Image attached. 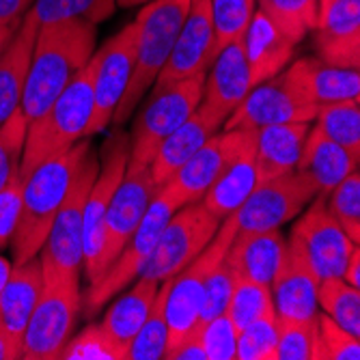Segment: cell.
<instances>
[{
  "label": "cell",
  "mask_w": 360,
  "mask_h": 360,
  "mask_svg": "<svg viewBox=\"0 0 360 360\" xmlns=\"http://www.w3.org/2000/svg\"><path fill=\"white\" fill-rule=\"evenodd\" d=\"M95 24L80 18L39 26L20 102V112L26 123L37 121L91 60L95 54Z\"/></svg>",
  "instance_id": "obj_1"
},
{
  "label": "cell",
  "mask_w": 360,
  "mask_h": 360,
  "mask_svg": "<svg viewBox=\"0 0 360 360\" xmlns=\"http://www.w3.org/2000/svg\"><path fill=\"white\" fill-rule=\"evenodd\" d=\"M91 151L86 141L76 143L70 151L48 158L24 177L22 186V214L13 236V266H22L37 257L54 222L58 207L65 201L76 171L84 155Z\"/></svg>",
  "instance_id": "obj_2"
},
{
  "label": "cell",
  "mask_w": 360,
  "mask_h": 360,
  "mask_svg": "<svg viewBox=\"0 0 360 360\" xmlns=\"http://www.w3.org/2000/svg\"><path fill=\"white\" fill-rule=\"evenodd\" d=\"M97 70V56L72 78L60 91L52 106L37 119L28 123L26 143L22 153L20 175L26 177L48 158L70 151L76 143L86 139V127L93 115V82Z\"/></svg>",
  "instance_id": "obj_3"
},
{
  "label": "cell",
  "mask_w": 360,
  "mask_h": 360,
  "mask_svg": "<svg viewBox=\"0 0 360 360\" xmlns=\"http://www.w3.org/2000/svg\"><path fill=\"white\" fill-rule=\"evenodd\" d=\"M190 0H151L136 15V58L127 89L112 115L115 125H123L139 108L145 93L153 86L175 46L186 20Z\"/></svg>",
  "instance_id": "obj_4"
},
{
  "label": "cell",
  "mask_w": 360,
  "mask_h": 360,
  "mask_svg": "<svg viewBox=\"0 0 360 360\" xmlns=\"http://www.w3.org/2000/svg\"><path fill=\"white\" fill-rule=\"evenodd\" d=\"M100 171V160L93 149L84 155L74 181L58 207L50 233L39 250L44 281L60 285H80L82 240H84V205L89 190Z\"/></svg>",
  "instance_id": "obj_5"
},
{
  "label": "cell",
  "mask_w": 360,
  "mask_h": 360,
  "mask_svg": "<svg viewBox=\"0 0 360 360\" xmlns=\"http://www.w3.org/2000/svg\"><path fill=\"white\" fill-rule=\"evenodd\" d=\"M236 233H238V220L236 214H231L220 222L216 236L203 248V252L199 257H194L184 270H179L175 276L169 278L167 302H165V313L169 323V339L165 352L167 360H171L173 352L186 339H190L192 333L196 330V326H199L205 281L210 272L216 268L218 261L226 255Z\"/></svg>",
  "instance_id": "obj_6"
},
{
  "label": "cell",
  "mask_w": 360,
  "mask_h": 360,
  "mask_svg": "<svg viewBox=\"0 0 360 360\" xmlns=\"http://www.w3.org/2000/svg\"><path fill=\"white\" fill-rule=\"evenodd\" d=\"M181 207L177 196L171 192L169 186H160L155 192L153 201L149 203L139 229L127 240V244L121 248V252L115 257L112 264L97 276L93 283H89V293H86V304L84 311L86 315H95L112 296L121 293L129 283H134L145 266L149 264L151 252L158 244V238L162 229L169 222V218Z\"/></svg>",
  "instance_id": "obj_7"
},
{
  "label": "cell",
  "mask_w": 360,
  "mask_h": 360,
  "mask_svg": "<svg viewBox=\"0 0 360 360\" xmlns=\"http://www.w3.org/2000/svg\"><path fill=\"white\" fill-rule=\"evenodd\" d=\"M203 84L205 74H196L153 91L151 100L134 119L125 171H141L151 165L160 143L199 108Z\"/></svg>",
  "instance_id": "obj_8"
},
{
  "label": "cell",
  "mask_w": 360,
  "mask_h": 360,
  "mask_svg": "<svg viewBox=\"0 0 360 360\" xmlns=\"http://www.w3.org/2000/svg\"><path fill=\"white\" fill-rule=\"evenodd\" d=\"M220 222L222 220L207 212L201 201L179 207L162 229L149 264L141 276L155 283L175 276L194 257L203 252V248L216 236Z\"/></svg>",
  "instance_id": "obj_9"
},
{
  "label": "cell",
  "mask_w": 360,
  "mask_h": 360,
  "mask_svg": "<svg viewBox=\"0 0 360 360\" xmlns=\"http://www.w3.org/2000/svg\"><path fill=\"white\" fill-rule=\"evenodd\" d=\"M80 309V285H60L44 281L41 296L24 330L22 358L58 360L60 349L74 333Z\"/></svg>",
  "instance_id": "obj_10"
},
{
  "label": "cell",
  "mask_w": 360,
  "mask_h": 360,
  "mask_svg": "<svg viewBox=\"0 0 360 360\" xmlns=\"http://www.w3.org/2000/svg\"><path fill=\"white\" fill-rule=\"evenodd\" d=\"M315 184L298 171L259 181L238 207V231H274L296 218L317 196Z\"/></svg>",
  "instance_id": "obj_11"
},
{
  "label": "cell",
  "mask_w": 360,
  "mask_h": 360,
  "mask_svg": "<svg viewBox=\"0 0 360 360\" xmlns=\"http://www.w3.org/2000/svg\"><path fill=\"white\" fill-rule=\"evenodd\" d=\"M289 244L298 248L319 281L343 276L347 259L358 246L326 207L323 194H317L309 203V210L293 226Z\"/></svg>",
  "instance_id": "obj_12"
},
{
  "label": "cell",
  "mask_w": 360,
  "mask_h": 360,
  "mask_svg": "<svg viewBox=\"0 0 360 360\" xmlns=\"http://www.w3.org/2000/svg\"><path fill=\"white\" fill-rule=\"evenodd\" d=\"M129 158V136L123 132H112L104 145V162L100 165L97 177L89 190L84 205V240H82V270L89 283L100 270V257L104 246V220L110 199L121 184Z\"/></svg>",
  "instance_id": "obj_13"
},
{
  "label": "cell",
  "mask_w": 360,
  "mask_h": 360,
  "mask_svg": "<svg viewBox=\"0 0 360 360\" xmlns=\"http://www.w3.org/2000/svg\"><path fill=\"white\" fill-rule=\"evenodd\" d=\"M95 56L97 70L93 82V115L86 127V136L102 132L110 125L112 115L127 89L136 58V22L123 26L95 52Z\"/></svg>",
  "instance_id": "obj_14"
},
{
  "label": "cell",
  "mask_w": 360,
  "mask_h": 360,
  "mask_svg": "<svg viewBox=\"0 0 360 360\" xmlns=\"http://www.w3.org/2000/svg\"><path fill=\"white\" fill-rule=\"evenodd\" d=\"M158 190L160 188L155 186V181L149 173V167L141 169V171H125L121 184L117 186V190L112 194L110 205L106 210L104 246H102L97 276L112 264L115 257L127 244V240L132 238V233L139 229V224H141V220Z\"/></svg>",
  "instance_id": "obj_15"
},
{
  "label": "cell",
  "mask_w": 360,
  "mask_h": 360,
  "mask_svg": "<svg viewBox=\"0 0 360 360\" xmlns=\"http://www.w3.org/2000/svg\"><path fill=\"white\" fill-rule=\"evenodd\" d=\"M317 106L304 102L278 76L255 84L240 106L226 117L222 129H259L278 123H311Z\"/></svg>",
  "instance_id": "obj_16"
},
{
  "label": "cell",
  "mask_w": 360,
  "mask_h": 360,
  "mask_svg": "<svg viewBox=\"0 0 360 360\" xmlns=\"http://www.w3.org/2000/svg\"><path fill=\"white\" fill-rule=\"evenodd\" d=\"M214 60V22L210 0H190L186 20L179 28L175 46L169 54L160 76L153 82L155 89H165L177 80L207 74Z\"/></svg>",
  "instance_id": "obj_17"
},
{
  "label": "cell",
  "mask_w": 360,
  "mask_h": 360,
  "mask_svg": "<svg viewBox=\"0 0 360 360\" xmlns=\"http://www.w3.org/2000/svg\"><path fill=\"white\" fill-rule=\"evenodd\" d=\"M244 136L246 129H222V132H216L171 175L165 186L171 188L181 207L188 203H199L203 199V194L222 173L226 162L242 147Z\"/></svg>",
  "instance_id": "obj_18"
},
{
  "label": "cell",
  "mask_w": 360,
  "mask_h": 360,
  "mask_svg": "<svg viewBox=\"0 0 360 360\" xmlns=\"http://www.w3.org/2000/svg\"><path fill=\"white\" fill-rule=\"evenodd\" d=\"M281 78L298 97L315 106L341 100H358L360 95L358 70L337 68L319 56L298 58L281 72Z\"/></svg>",
  "instance_id": "obj_19"
},
{
  "label": "cell",
  "mask_w": 360,
  "mask_h": 360,
  "mask_svg": "<svg viewBox=\"0 0 360 360\" xmlns=\"http://www.w3.org/2000/svg\"><path fill=\"white\" fill-rule=\"evenodd\" d=\"M315 30L317 56L337 68H360V0H335L319 9Z\"/></svg>",
  "instance_id": "obj_20"
},
{
  "label": "cell",
  "mask_w": 360,
  "mask_h": 360,
  "mask_svg": "<svg viewBox=\"0 0 360 360\" xmlns=\"http://www.w3.org/2000/svg\"><path fill=\"white\" fill-rule=\"evenodd\" d=\"M44 289V272L39 255L22 266H13L0 291V335L7 339L18 358H22V339L28 319L37 307Z\"/></svg>",
  "instance_id": "obj_21"
},
{
  "label": "cell",
  "mask_w": 360,
  "mask_h": 360,
  "mask_svg": "<svg viewBox=\"0 0 360 360\" xmlns=\"http://www.w3.org/2000/svg\"><path fill=\"white\" fill-rule=\"evenodd\" d=\"M317 285L319 278L304 261V257L298 252L296 246L287 242L285 259L270 285L276 317L289 321L315 319L319 315Z\"/></svg>",
  "instance_id": "obj_22"
},
{
  "label": "cell",
  "mask_w": 360,
  "mask_h": 360,
  "mask_svg": "<svg viewBox=\"0 0 360 360\" xmlns=\"http://www.w3.org/2000/svg\"><path fill=\"white\" fill-rule=\"evenodd\" d=\"M250 89V70L244 56L242 39H238L224 46L210 63L201 106L226 121V117L240 106Z\"/></svg>",
  "instance_id": "obj_23"
},
{
  "label": "cell",
  "mask_w": 360,
  "mask_h": 360,
  "mask_svg": "<svg viewBox=\"0 0 360 360\" xmlns=\"http://www.w3.org/2000/svg\"><path fill=\"white\" fill-rule=\"evenodd\" d=\"M222 123L224 119H220L218 115L210 112L199 104V108L192 112V117H188L175 132H171L160 143L149 165V173L155 186L158 188L165 186L190 155H194L218 129H222Z\"/></svg>",
  "instance_id": "obj_24"
},
{
  "label": "cell",
  "mask_w": 360,
  "mask_h": 360,
  "mask_svg": "<svg viewBox=\"0 0 360 360\" xmlns=\"http://www.w3.org/2000/svg\"><path fill=\"white\" fill-rule=\"evenodd\" d=\"M259 184L257 158H255V129H246L242 147L226 162L222 173L203 194V207L216 218L224 220L238 212V207L248 199L252 188Z\"/></svg>",
  "instance_id": "obj_25"
},
{
  "label": "cell",
  "mask_w": 360,
  "mask_h": 360,
  "mask_svg": "<svg viewBox=\"0 0 360 360\" xmlns=\"http://www.w3.org/2000/svg\"><path fill=\"white\" fill-rule=\"evenodd\" d=\"M287 252L281 229L274 231H238L226 250V261L236 276L272 285Z\"/></svg>",
  "instance_id": "obj_26"
},
{
  "label": "cell",
  "mask_w": 360,
  "mask_h": 360,
  "mask_svg": "<svg viewBox=\"0 0 360 360\" xmlns=\"http://www.w3.org/2000/svg\"><path fill=\"white\" fill-rule=\"evenodd\" d=\"M242 46L250 70L252 86L278 76L291 60L293 50H296V46L283 35L274 26V22L259 7L255 9L248 22V28L242 37Z\"/></svg>",
  "instance_id": "obj_27"
},
{
  "label": "cell",
  "mask_w": 360,
  "mask_h": 360,
  "mask_svg": "<svg viewBox=\"0 0 360 360\" xmlns=\"http://www.w3.org/2000/svg\"><path fill=\"white\" fill-rule=\"evenodd\" d=\"M311 123H278L255 129L257 177L268 181L296 171Z\"/></svg>",
  "instance_id": "obj_28"
},
{
  "label": "cell",
  "mask_w": 360,
  "mask_h": 360,
  "mask_svg": "<svg viewBox=\"0 0 360 360\" xmlns=\"http://www.w3.org/2000/svg\"><path fill=\"white\" fill-rule=\"evenodd\" d=\"M37 30H39V22L35 13L28 9L11 44L7 46L3 56H0V125L20 108Z\"/></svg>",
  "instance_id": "obj_29"
},
{
  "label": "cell",
  "mask_w": 360,
  "mask_h": 360,
  "mask_svg": "<svg viewBox=\"0 0 360 360\" xmlns=\"http://www.w3.org/2000/svg\"><path fill=\"white\" fill-rule=\"evenodd\" d=\"M358 158H354L347 149L323 136L317 127L309 129L296 171L309 177L319 194H328L339 181H343L349 173L358 171Z\"/></svg>",
  "instance_id": "obj_30"
},
{
  "label": "cell",
  "mask_w": 360,
  "mask_h": 360,
  "mask_svg": "<svg viewBox=\"0 0 360 360\" xmlns=\"http://www.w3.org/2000/svg\"><path fill=\"white\" fill-rule=\"evenodd\" d=\"M158 287L160 283L139 276L136 283L127 291H123V296H119L106 311L102 326L125 352H129V345H132L143 321L147 319Z\"/></svg>",
  "instance_id": "obj_31"
},
{
  "label": "cell",
  "mask_w": 360,
  "mask_h": 360,
  "mask_svg": "<svg viewBox=\"0 0 360 360\" xmlns=\"http://www.w3.org/2000/svg\"><path fill=\"white\" fill-rule=\"evenodd\" d=\"M315 127L354 158L360 160V108L358 100H341L317 106Z\"/></svg>",
  "instance_id": "obj_32"
},
{
  "label": "cell",
  "mask_w": 360,
  "mask_h": 360,
  "mask_svg": "<svg viewBox=\"0 0 360 360\" xmlns=\"http://www.w3.org/2000/svg\"><path fill=\"white\" fill-rule=\"evenodd\" d=\"M317 304L341 328L360 337V289L341 276L323 278L317 285Z\"/></svg>",
  "instance_id": "obj_33"
},
{
  "label": "cell",
  "mask_w": 360,
  "mask_h": 360,
  "mask_svg": "<svg viewBox=\"0 0 360 360\" xmlns=\"http://www.w3.org/2000/svg\"><path fill=\"white\" fill-rule=\"evenodd\" d=\"M167 289H169V278L160 283L155 300L149 309V315L143 321L141 330L136 333L132 345H129L127 360H160V358H165L167 339H169V323H167V313H165Z\"/></svg>",
  "instance_id": "obj_34"
},
{
  "label": "cell",
  "mask_w": 360,
  "mask_h": 360,
  "mask_svg": "<svg viewBox=\"0 0 360 360\" xmlns=\"http://www.w3.org/2000/svg\"><path fill=\"white\" fill-rule=\"evenodd\" d=\"M257 3L293 46H298L307 32L317 26V0H257Z\"/></svg>",
  "instance_id": "obj_35"
},
{
  "label": "cell",
  "mask_w": 360,
  "mask_h": 360,
  "mask_svg": "<svg viewBox=\"0 0 360 360\" xmlns=\"http://www.w3.org/2000/svg\"><path fill=\"white\" fill-rule=\"evenodd\" d=\"M229 319L233 321L236 330L240 333L244 326L250 321L266 317L274 313V302H272V289L270 285H261L242 276H236V285L229 298L226 311Z\"/></svg>",
  "instance_id": "obj_36"
},
{
  "label": "cell",
  "mask_w": 360,
  "mask_h": 360,
  "mask_svg": "<svg viewBox=\"0 0 360 360\" xmlns=\"http://www.w3.org/2000/svg\"><path fill=\"white\" fill-rule=\"evenodd\" d=\"M115 9H117V0H35L30 7L39 26L60 20H72V18L100 24L106 18H110Z\"/></svg>",
  "instance_id": "obj_37"
},
{
  "label": "cell",
  "mask_w": 360,
  "mask_h": 360,
  "mask_svg": "<svg viewBox=\"0 0 360 360\" xmlns=\"http://www.w3.org/2000/svg\"><path fill=\"white\" fill-rule=\"evenodd\" d=\"M214 22V56L231 41L244 37L257 9V0H210Z\"/></svg>",
  "instance_id": "obj_38"
},
{
  "label": "cell",
  "mask_w": 360,
  "mask_h": 360,
  "mask_svg": "<svg viewBox=\"0 0 360 360\" xmlns=\"http://www.w3.org/2000/svg\"><path fill=\"white\" fill-rule=\"evenodd\" d=\"M58 360H127V352L106 333L102 323H89L70 337Z\"/></svg>",
  "instance_id": "obj_39"
},
{
  "label": "cell",
  "mask_w": 360,
  "mask_h": 360,
  "mask_svg": "<svg viewBox=\"0 0 360 360\" xmlns=\"http://www.w3.org/2000/svg\"><path fill=\"white\" fill-rule=\"evenodd\" d=\"M278 341L276 360H319L317 317L309 321H289L276 317Z\"/></svg>",
  "instance_id": "obj_40"
},
{
  "label": "cell",
  "mask_w": 360,
  "mask_h": 360,
  "mask_svg": "<svg viewBox=\"0 0 360 360\" xmlns=\"http://www.w3.org/2000/svg\"><path fill=\"white\" fill-rule=\"evenodd\" d=\"M326 207L339 222V226L347 233V238L358 244L360 242V175L358 171L349 173L343 181H339L328 194H326Z\"/></svg>",
  "instance_id": "obj_41"
},
{
  "label": "cell",
  "mask_w": 360,
  "mask_h": 360,
  "mask_svg": "<svg viewBox=\"0 0 360 360\" xmlns=\"http://www.w3.org/2000/svg\"><path fill=\"white\" fill-rule=\"evenodd\" d=\"M276 313L259 317L238 333L236 360H276Z\"/></svg>",
  "instance_id": "obj_42"
},
{
  "label": "cell",
  "mask_w": 360,
  "mask_h": 360,
  "mask_svg": "<svg viewBox=\"0 0 360 360\" xmlns=\"http://www.w3.org/2000/svg\"><path fill=\"white\" fill-rule=\"evenodd\" d=\"M28 123L20 108L0 125V188H3L22 165Z\"/></svg>",
  "instance_id": "obj_43"
},
{
  "label": "cell",
  "mask_w": 360,
  "mask_h": 360,
  "mask_svg": "<svg viewBox=\"0 0 360 360\" xmlns=\"http://www.w3.org/2000/svg\"><path fill=\"white\" fill-rule=\"evenodd\" d=\"M194 333L205 349L207 360H236L238 330L226 313L216 315L205 323H199Z\"/></svg>",
  "instance_id": "obj_44"
},
{
  "label": "cell",
  "mask_w": 360,
  "mask_h": 360,
  "mask_svg": "<svg viewBox=\"0 0 360 360\" xmlns=\"http://www.w3.org/2000/svg\"><path fill=\"white\" fill-rule=\"evenodd\" d=\"M233 285H236V272L231 270V266H229L226 255H224L216 264V268L210 272L207 281H205L199 323H205V321H210L216 315H222L226 311V304H229V298H231Z\"/></svg>",
  "instance_id": "obj_45"
},
{
  "label": "cell",
  "mask_w": 360,
  "mask_h": 360,
  "mask_svg": "<svg viewBox=\"0 0 360 360\" xmlns=\"http://www.w3.org/2000/svg\"><path fill=\"white\" fill-rule=\"evenodd\" d=\"M319 328V356L328 360H358L360 358V337H354L339 323H335L326 313L317 315Z\"/></svg>",
  "instance_id": "obj_46"
},
{
  "label": "cell",
  "mask_w": 360,
  "mask_h": 360,
  "mask_svg": "<svg viewBox=\"0 0 360 360\" xmlns=\"http://www.w3.org/2000/svg\"><path fill=\"white\" fill-rule=\"evenodd\" d=\"M22 186L24 177L20 171L0 188V250L11 246L18 231V222L22 214Z\"/></svg>",
  "instance_id": "obj_47"
},
{
  "label": "cell",
  "mask_w": 360,
  "mask_h": 360,
  "mask_svg": "<svg viewBox=\"0 0 360 360\" xmlns=\"http://www.w3.org/2000/svg\"><path fill=\"white\" fill-rule=\"evenodd\" d=\"M35 0H0V26L15 24L32 7Z\"/></svg>",
  "instance_id": "obj_48"
},
{
  "label": "cell",
  "mask_w": 360,
  "mask_h": 360,
  "mask_svg": "<svg viewBox=\"0 0 360 360\" xmlns=\"http://www.w3.org/2000/svg\"><path fill=\"white\" fill-rule=\"evenodd\" d=\"M171 360H207L205 349H203L199 337H196V333H192V337L186 339V341L173 352Z\"/></svg>",
  "instance_id": "obj_49"
},
{
  "label": "cell",
  "mask_w": 360,
  "mask_h": 360,
  "mask_svg": "<svg viewBox=\"0 0 360 360\" xmlns=\"http://www.w3.org/2000/svg\"><path fill=\"white\" fill-rule=\"evenodd\" d=\"M345 283H349L352 287H360V250L358 246L352 250L347 264H345V270H343V276H341Z\"/></svg>",
  "instance_id": "obj_50"
},
{
  "label": "cell",
  "mask_w": 360,
  "mask_h": 360,
  "mask_svg": "<svg viewBox=\"0 0 360 360\" xmlns=\"http://www.w3.org/2000/svg\"><path fill=\"white\" fill-rule=\"evenodd\" d=\"M22 22V20H20ZM20 22H15V24H7V26H0V56H3V52L7 50V46L11 44V39H13V35L18 32V28H20Z\"/></svg>",
  "instance_id": "obj_51"
},
{
  "label": "cell",
  "mask_w": 360,
  "mask_h": 360,
  "mask_svg": "<svg viewBox=\"0 0 360 360\" xmlns=\"http://www.w3.org/2000/svg\"><path fill=\"white\" fill-rule=\"evenodd\" d=\"M11 268H13L11 261L5 255H0V291H3V287H5V283H7V278L11 274Z\"/></svg>",
  "instance_id": "obj_52"
},
{
  "label": "cell",
  "mask_w": 360,
  "mask_h": 360,
  "mask_svg": "<svg viewBox=\"0 0 360 360\" xmlns=\"http://www.w3.org/2000/svg\"><path fill=\"white\" fill-rule=\"evenodd\" d=\"M0 360H18V354L13 352V347L7 343L3 335H0Z\"/></svg>",
  "instance_id": "obj_53"
},
{
  "label": "cell",
  "mask_w": 360,
  "mask_h": 360,
  "mask_svg": "<svg viewBox=\"0 0 360 360\" xmlns=\"http://www.w3.org/2000/svg\"><path fill=\"white\" fill-rule=\"evenodd\" d=\"M145 3H151V0H117V7L129 9V7H139V5H145Z\"/></svg>",
  "instance_id": "obj_54"
},
{
  "label": "cell",
  "mask_w": 360,
  "mask_h": 360,
  "mask_svg": "<svg viewBox=\"0 0 360 360\" xmlns=\"http://www.w3.org/2000/svg\"><path fill=\"white\" fill-rule=\"evenodd\" d=\"M335 0H317V5H319V9H323V7H328V5H333Z\"/></svg>",
  "instance_id": "obj_55"
}]
</instances>
